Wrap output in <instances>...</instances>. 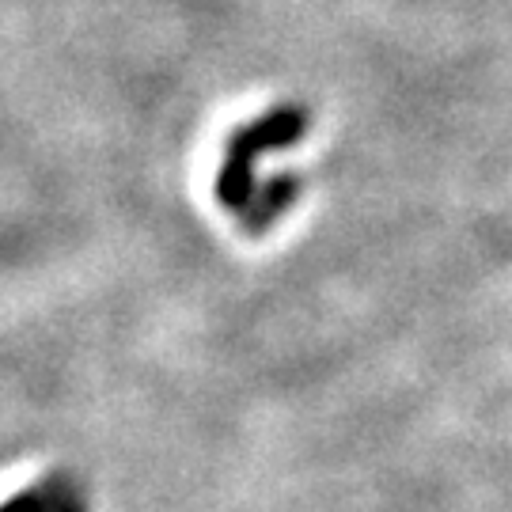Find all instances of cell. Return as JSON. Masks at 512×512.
I'll return each instance as SVG.
<instances>
[{"instance_id": "6da1fadb", "label": "cell", "mask_w": 512, "mask_h": 512, "mask_svg": "<svg viewBox=\"0 0 512 512\" xmlns=\"http://www.w3.org/2000/svg\"><path fill=\"white\" fill-rule=\"evenodd\" d=\"M61 482H65L61 475L46 478V482H38V486H31V490L8 497V501L0 505V512H54L57 494H61Z\"/></svg>"}]
</instances>
